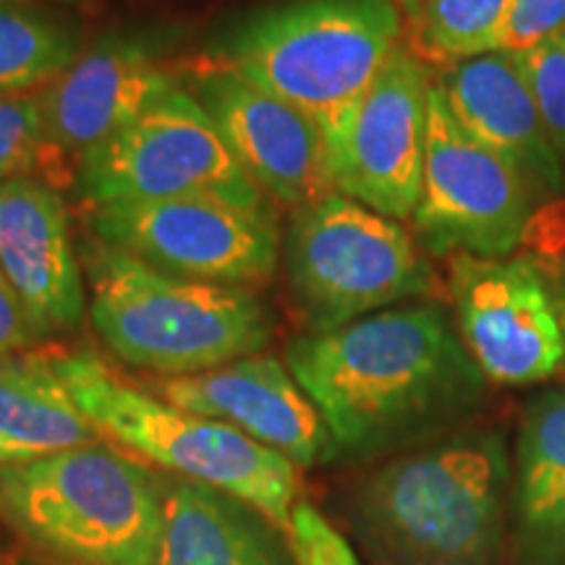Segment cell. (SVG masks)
<instances>
[{
	"instance_id": "6da1fadb",
	"label": "cell",
	"mask_w": 565,
	"mask_h": 565,
	"mask_svg": "<svg viewBox=\"0 0 565 565\" xmlns=\"http://www.w3.org/2000/svg\"><path fill=\"white\" fill-rule=\"evenodd\" d=\"M338 456L372 458L440 440L479 406L484 374L440 303H401L286 345Z\"/></svg>"
},
{
	"instance_id": "7a4b0ae2",
	"label": "cell",
	"mask_w": 565,
	"mask_h": 565,
	"mask_svg": "<svg viewBox=\"0 0 565 565\" xmlns=\"http://www.w3.org/2000/svg\"><path fill=\"white\" fill-rule=\"evenodd\" d=\"M401 42L404 13L393 0H282L223 21L200 63L294 105L320 129L333 158Z\"/></svg>"
},
{
	"instance_id": "3957f363",
	"label": "cell",
	"mask_w": 565,
	"mask_h": 565,
	"mask_svg": "<svg viewBox=\"0 0 565 565\" xmlns=\"http://www.w3.org/2000/svg\"><path fill=\"white\" fill-rule=\"evenodd\" d=\"M508 492L503 435H448L366 479L353 500V532L372 565H494Z\"/></svg>"
},
{
	"instance_id": "277c9868",
	"label": "cell",
	"mask_w": 565,
	"mask_h": 565,
	"mask_svg": "<svg viewBox=\"0 0 565 565\" xmlns=\"http://www.w3.org/2000/svg\"><path fill=\"white\" fill-rule=\"evenodd\" d=\"M82 267L97 335L137 370L200 374L273 341L270 312L249 288L175 278L97 238L84 242Z\"/></svg>"
},
{
	"instance_id": "5b68a950",
	"label": "cell",
	"mask_w": 565,
	"mask_h": 565,
	"mask_svg": "<svg viewBox=\"0 0 565 565\" xmlns=\"http://www.w3.org/2000/svg\"><path fill=\"white\" fill-rule=\"evenodd\" d=\"M0 519L68 565H152L162 482L110 445L0 466Z\"/></svg>"
},
{
	"instance_id": "8992f818",
	"label": "cell",
	"mask_w": 565,
	"mask_h": 565,
	"mask_svg": "<svg viewBox=\"0 0 565 565\" xmlns=\"http://www.w3.org/2000/svg\"><path fill=\"white\" fill-rule=\"evenodd\" d=\"M51 362L103 437H113L181 479L236 494L291 534L301 482L299 466L286 456L231 424L154 398L118 377L95 353H63Z\"/></svg>"
},
{
	"instance_id": "52a82bcc",
	"label": "cell",
	"mask_w": 565,
	"mask_h": 565,
	"mask_svg": "<svg viewBox=\"0 0 565 565\" xmlns=\"http://www.w3.org/2000/svg\"><path fill=\"white\" fill-rule=\"evenodd\" d=\"M280 265L307 333H330L435 291L414 233L341 192L294 210Z\"/></svg>"
},
{
	"instance_id": "ba28073f",
	"label": "cell",
	"mask_w": 565,
	"mask_h": 565,
	"mask_svg": "<svg viewBox=\"0 0 565 565\" xmlns=\"http://www.w3.org/2000/svg\"><path fill=\"white\" fill-rule=\"evenodd\" d=\"M74 194L87 207L173 196H221L246 207H270L186 87L162 95L126 129L84 154L76 162Z\"/></svg>"
},
{
	"instance_id": "9c48e42d",
	"label": "cell",
	"mask_w": 565,
	"mask_h": 565,
	"mask_svg": "<svg viewBox=\"0 0 565 565\" xmlns=\"http://www.w3.org/2000/svg\"><path fill=\"white\" fill-rule=\"evenodd\" d=\"M458 335L487 383L526 387L565 374V267L547 254L448 257Z\"/></svg>"
},
{
	"instance_id": "30bf717a",
	"label": "cell",
	"mask_w": 565,
	"mask_h": 565,
	"mask_svg": "<svg viewBox=\"0 0 565 565\" xmlns=\"http://www.w3.org/2000/svg\"><path fill=\"white\" fill-rule=\"evenodd\" d=\"M84 221L92 238L175 278L252 291L280 267L282 233L273 207L173 196L95 204Z\"/></svg>"
},
{
	"instance_id": "8fae6325",
	"label": "cell",
	"mask_w": 565,
	"mask_h": 565,
	"mask_svg": "<svg viewBox=\"0 0 565 565\" xmlns=\"http://www.w3.org/2000/svg\"><path fill=\"white\" fill-rule=\"evenodd\" d=\"M534 210L526 181L463 131L433 79L422 194L412 215L427 257H511L532 231Z\"/></svg>"
},
{
	"instance_id": "7c38bea8",
	"label": "cell",
	"mask_w": 565,
	"mask_h": 565,
	"mask_svg": "<svg viewBox=\"0 0 565 565\" xmlns=\"http://www.w3.org/2000/svg\"><path fill=\"white\" fill-rule=\"evenodd\" d=\"M183 40L186 24L181 21L110 26L84 45L66 74L40 92L51 137L74 166L181 87L173 58Z\"/></svg>"
},
{
	"instance_id": "4fadbf2b",
	"label": "cell",
	"mask_w": 565,
	"mask_h": 565,
	"mask_svg": "<svg viewBox=\"0 0 565 565\" xmlns=\"http://www.w3.org/2000/svg\"><path fill=\"white\" fill-rule=\"evenodd\" d=\"M433 74L401 42L330 158L338 192L401 223L412 221L422 194Z\"/></svg>"
},
{
	"instance_id": "5bb4252c",
	"label": "cell",
	"mask_w": 565,
	"mask_h": 565,
	"mask_svg": "<svg viewBox=\"0 0 565 565\" xmlns=\"http://www.w3.org/2000/svg\"><path fill=\"white\" fill-rule=\"evenodd\" d=\"M192 95L267 200L299 210L338 192L320 129L294 105L233 71L202 63L192 71Z\"/></svg>"
},
{
	"instance_id": "9a60e30c",
	"label": "cell",
	"mask_w": 565,
	"mask_h": 565,
	"mask_svg": "<svg viewBox=\"0 0 565 565\" xmlns=\"http://www.w3.org/2000/svg\"><path fill=\"white\" fill-rule=\"evenodd\" d=\"M152 391L183 412L242 429L299 469L338 458L320 412L275 356L254 353L200 374L166 377L152 383Z\"/></svg>"
},
{
	"instance_id": "2e32d148",
	"label": "cell",
	"mask_w": 565,
	"mask_h": 565,
	"mask_svg": "<svg viewBox=\"0 0 565 565\" xmlns=\"http://www.w3.org/2000/svg\"><path fill=\"white\" fill-rule=\"evenodd\" d=\"M0 270L38 341L79 328L87 282L61 189L40 179L0 183Z\"/></svg>"
},
{
	"instance_id": "e0dca14e",
	"label": "cell",
	"mask_w": 565,
	"mask_h": 565,
	"mask_svg": "<svg viewBox=\"0 0 565 565\" xmlns=\"http://www.w3.org/2000/svg\"><path fill=\"white\" fill-rule=\"evenodd\" d=\"M435 84L469 137L503 158L536 202L565 192V166L550 145L532 89L511 51H492L437 71Z\"/></svg>"
},
{
	"instance_id": "ac0fdd59",
	"label": "cell",
	"mask_w": 565,
	"mask_h": 565,
	"mask_svg": "<svg viewBox=\"0 0 565 565\" xmlns=\"http://www.w3.org/2000/svg\"><path fill=\"white\" fill-rule=\"evenodd\" d=\"M152 565H296L291 534L246 500L215 487L162 484Z\"/></svg>"
},
{
	"instance_id": "d6986e66",
	"label": "cell",
	"mask_w": 565,
	"mask_h": 565,
	"mask_svg": "<svg viewBox=\"0 0 565 565\" xmlns=\"http://www.w3.org/2000/svg\"><path fill=\"white\" fill-rule=\"evenodd\" d=\"M515 542L526 565H565V385L526 406L515 450Z\"/></svg>"
},
{
	"instance_id": "ffe728a7",
	"label": "cell",
	"mask_w": 565,
	"mask_h": 565,
	"mask_svg": "<svg viewBox=\"0 0 565 565\" xmlns=\"http://www.w3.org/2000/svg\"><path fill=\"white\" fill-rule=\"evenodd\" d=\"M103 443V435L63 385L51 359H0V466Z\"/></svg>"
},
{
	"instance_id": "44dd1931",
	"label": "cell",
	"mask_w": 565,
	"mask_h": 565,
	"mask_svg": "<svg viewBox=\"0 0 565 565\" xmlns=\"http://www.w3.org/2000/svg\"><path fill=\"white\" fill-rule=\"evenodd\" d=\"M82 51L74 17L34 0H0V92H42Z\"/></svg>"
},
{
	"instance_id": "7402d4cb",
	"label": "cell",
	"mask_w": 565,
	"mask_h": 565,
	"mask_svg": "<svg viewBox=\"0 0 565 565\" xmlns=\"http://www.w3.org/2000/svg\"><path fill=\"white\" fill-rule=\"evenodd\" d=\"M511 9L513 0H424L404 21V45L437 74L498 51Z\"/></svg>"
},
{
	"instance_id": "603a6c76",
	"label": "cell",
	"mask_w": 565,
	"mask_h": 565,
	"mask_svg": "<svg viewBox=\"0 0 565 565\" xmlns=\"http://www.w3.org/2000/svg\"><path fill=\"white\" fill-rule=\"evenodd\" d=\"M74 171L51 137L40 92H0V183L40 179L63 189L74 186Z\"/></svg>"
},
{
	"instance_id": "cb8c5ba5",
	"label": "cell",
	"mask_w": 565,
	"mask_h": 565,
	"mask_svg": "<svg viewBox=\"0 0 565 565\" xmlns=\"http://www.w3.org/2000/svg\"><path fill=\"white\" fill-rule=\"evenodd\" d=\"M532 89L550 145L565 166V30L524 51H511Z\"/></svg>"
},
{
	"instance_id": "d4e9b609",
	"label": "cell",
	"mask_w": 565,
	"mask_h": 565,
	"mask_svg": "<svg viewBox=\"0 0 565 565\" xmlns=\"http://www.w3.org/2000/svg\"><path fill=\"white\" fill-rule=\"evenodd\" d=\"M291 545L296 565H362L345 536L307 500L291 513Z\"/></svg>"
},
{
	"instance_id": "484cf974",
	"label": "cell",
	"mask_w": 565,
	"mask_h": 565,
	"mask_svg": "<svg viewBox=\"0 0 565 565\" xmlns=\"http://www.w3.org/2000/svg\"><path fill=\"white\" fill-rule=\"evenodd\" d=\"M565 30V0H513L498 51H524Z\"/></svg>"
},
{
	"instance_id": "4316f807",
	"label": "cell",
	"mask_w": 565,
	"mask_h": 565,
	"mask_svg": "<svg viewBox=\"0 0 565 565\" xmlns=\"http://www.w3.org/2000/svg\"><path fill=\"white\" fill-rule=\"evenodd\" d=\"M34 343H40L38 335H34L3 270H0V359L26 351Z\"/></svg>"
},
{
	"instance_id": "83f0119b",
	"label": "cell",
	"mask_w": 565,
	"mask_h": 565,
	"mask_svg": "<svg viewBox=\"0 0 565 565\" xmlns=\"http://www.w3.org/2000/svg\"><path fill=\"white\" fill-rule=\"evenodd\" d=\"M393 3L398 6V11L408 19V17H414L416 11H419V6L424 3V0H393Z\"/></svg>"
}]
</instances>
